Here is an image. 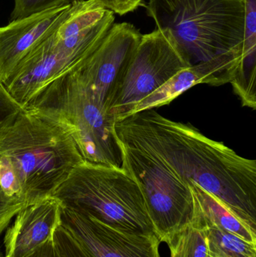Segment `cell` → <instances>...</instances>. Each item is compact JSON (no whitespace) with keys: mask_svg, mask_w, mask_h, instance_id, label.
I'll return each instance as SVG.
<instances>
[{"mask_svg":"<svg viewBox=\"0 0 256 257\" xmlns=\"http://www.w3.org/2000/svg\"><path fill=\"white\" fill-rule=\"evenodd\" d=\"M24 109L51 116L75 139L84 160L93 164L121 167V150L116 138V119L77 72L48 84Z\"/></svg>","mask_w":256,"mask_h":257,"instance_id":"5b68a950","label":"cell"},{"mask_svg":"<svg viewBox=\"0 0 256 257\" xmlns=\"http://www.w3.org/2000/svg\"><path fill=\"white\" fill-rule=\"evenodd\" d=\"M53 33L29 54L2 84L24 109L48 84L77 72L84 65L79 57L56 42Z\"/></svg>","mask_w":256,"mask_h":257,"instance_id":"30bf717a","label":"cell"},{"mask_svg":"<svg viewBox=\"0 0 256 257\" xmlns=\"http://www.w3.org/2000/svg\"><path fill=\"white\" fill-rule=\"evenodd\" d=\"M244 42L243 62L240 72L233 81L234 90L240 96L256 93V0H243Z\"/></svg>","mask_w":256,"mask_h":257,"instance_id":"2e32d148","label":"cell"},{"mask_svg":"<svg viewBox=\"0 0 256 257\" xmlns=\"http://www.w3.org/2000/svg\"><path fill=\"white\" fill-rule=\"evenodd\" d=\"M24 208L22 202L8 196L0 185V234Z\"/></svg>","mask_w":256,"mask_h":257,"instance_id":"7402d4cb","label":"cell"},{"mask_svg":"<svg viewBox=\"0 0 256 257\" xmlns=\"http://www.w3.org/2000/svg\"><path fill=\"white\" fill-rule=\"evenodd\" d=\"M77 1L78 0H15L10 22L68 6Z\"/></svg>","mask_w":256,"mask_h":257,"instance_id":"ac0fdd59","label":"cell"},{"mask_svg":"<svg viewBox=\"0 0 256 257\" xmlns=\"http://www.w3.org/2000/svg\"><path fill=\"white\" fill-rule=\"evenodd\" d=\"M21 187L24 208L51 197L75 168L84 163L70 132L51 116L24 109L0 140Z\"/></svg>","mask_w":256,"mask_h":257,"instance_id":"3957f363","label":"cell"},{"mask_svg":"<svg viewBox=\"0 0 256 257\" xmlns=\"http://www.w3.org/2000/svg\"><path fill=\"white\" fill-rule=\"evenodd\" d=\"M207 226L210 257H256V244L208 223Z\"/></svg>","mask_w":256,"mask_h":257,"instance_id":"e0dca14e","label":"cell"},{"mask_svg":"<svg viewBox=\"0 0 256 257\" xmlns=\"http://www.w3.org/2000/svg\"><path fill=\"white\" fill-rule=\"evenodd\" d=\"M207 228V220L194 196L192 220L166 243L170 250V257H210Z\"/></svg>","mask_w":256,"mask_h":257,"instance_id":"9a60e30c","label":"cell"},{"mask_svg":"<svg viewBox=\"0 0 256 257\" xmlns=\"http://www.w3.org/2000/svg\"><path fill=\"white\" fill-rule=\"evenodd\" d=\"M141 36L133 24L114 23L97 49L75 72L109 113L119 83Z\"/></svg>","mask_w":256,"mask_h":257,"instance_id":"ba28073f","label":"cell"},{"mask_svg":"<svg viewBox=\"0 0 256 257\" xmlns=\"http://www.w3.org/2000/svg\"><path fill=\"white\" fill-rule=\"evenodd\" d=\"M52 197L122 232L156 235L139 186L122 167L84 161Z\"/></svg>","mask_w":256,"mask_h":257,"instance_id":"277c9868","label":"cell"},{"mask_svg":"<svg viewBox=\"0 0 256 257\" xmlns=\"http://www.w3.org/2000/svg\"><path fill=\"white\" fill-rule=\"evenodd\" d=\"M114 130L117 140L150 153L180 181L204 189L256 231L255 160L153 109L117 120Z\"/></svg>","mask_w":256,"mask_h":257,"instance_id":"6da1fadb","label":"cell"},{"mask_svg":"<svg viewBox=\"0 0 256 257\" xmlns=\"http://www.w3.org/2000/svg\"><path fill=\"white\" fill-rule=\"evenodd\" d=\"M207 223L256 244V231L237 217L217 198L195 184H189Z\"/></svg>","mask_w":256,"mask_h":257,"instance_id":"5bb4252c","label":"cell"},{"mask_svg":"<svg viewBox=\"0 0 256 257\" xmlns=\"http://www.w3.org/2000/svg\"><path fill=\"white\" fill-rule=\"evenodd\" d=\"M23 110L0 84V140L15 124Z\"/></svg>","mask_w":256,"mask_h":257,"instance_id":"d6986e66","label":"cell"},{"mask_svg":"<svg viewBox=\"0 0 256 257\" xmlns=\"http://www.w3.org/2000/svg\"><path fill=\"white\" fill-rule=\"evenodd\" d=\"M0 185L8 196L17 199L23 203L21 187L16 174L9 160L1 155H0Z\"/></svg>","mask_w":256,"mask_h":257,"instance_id":"44dd1931","label":"cell"},{"mask_svg":"<svg viewBox=\"0 0 256 257\" xmlns=\"http://www.w3.org/2000/svg\"><path fill=\"white\" fill-rule=\"evenodd\" d=\"M235 60H217L189 66L179 72L166 84L137 104L129 116L146 110L168 105L171 101L198 84L221 86L232 82L240 70Z\"/></svg>","mask_w":256,"mask_h":257,"instance_id":"4fadbf2b","label":"cell"},{"mask_svg":"<svg viewBox=\"0 0 256 257\" xmlns=\"http://www.w3.org/2000/svg\"><path fill=\"white\" fill-rule=\"evenodd\" d=\"M62 226L90 257H161L156 235L122 232L93 217L60 205Z\"/></svg>","mask_w":256,"mask_h":257,"instance_id":"9c48e42d","label":"cell"},{"mask_svg":"<svg viewBox=\"0 0 256 257\" xmlns=\"http://www.w3.org/2000/svg\"><path fill=\"white\" fill-rule=\"evenodd\" d=\"M117 141L121 167L139 186L156 235L167 243L193 217L190 187L150 153Z\"/></svg>","mask_w":256,"mask_h":257,"instance_id":"8992f818","label":"cell"},{"mask_svg":"<svg viewBox=\"0 0 256 257\" xmlns=\"http://www.w3.org/2000/svg\"><path fill=\"white\" fill-rule=\"evenodd\" d=\"M169 38L159 30L142 35L116 90L110 113L126 118L140 102L189 67Z\"/></svg>","mask_w":256,"mask_h":257,"instance_id":"52a82bcc","label":"cell"},{"mask_svg":"<svg viewBox=\"0 0 256 257\" xmlns=\"http://www.w3.org/2000/svg\"><path fill=\"white\" fill-rule=\"evenodd\" d=\"M71 5L11 21L0 27V84L9 78L29 54L55 31L66 18Z\"/></svg>","mask_w":256,"mask_h":257,"instance_id":"8fae6325","label":"cell"},{"mask_svg":"<svg viewBox=\"0 0 256 257\" xmlns=\"http://www.w3.org/2000/svg\"><path fill=\"white\" fill-rule=\"evenodd\" d=\"M4 238V257H25L53 236L61 223L60 204L51 197L23 208Z\"/></svg>","mask_w":256,"mask_h":257,"instance_id":"7c38bea8","label":"cell"},{"mask_svg":"<svg viewBox=\"0 0 256 257\" xmlns=\"http://www.w3.org/2000/svg\"><path fill=\"white\" fill-rule=\"evenodd\" d=\"M114 14L123 16L144 6V0H95Z\"/></svg>","mask_w":256,"mask_h":257,"instance_id":"603a6c76","label":"cell"},{"mask_svg":"<svg viewBox=\"0 0 256 257\" xmlns=\"http://www.w3.org/2000/svg\"><path fill=\"white\" fill-rule=\"evenodd\" d=\"M53 239L60 257H90L61 224L54 230Z\"/></svg>","mask_w":256,"mask_h":257,"instance_id":"ffe728a7","label":"cell"},{"mask_svg":"<svg viewBox=\"0 0 256 257\" xmlns=\"http://www.w3.org/2000/svg\"><path fill=\"white\" fill-rule=\"evenodd\" d=\"M25 257H60L53 236Z\"/></svg>","mask_w":256,"mask_h":257,"instance_id":"cb8c5ba5","label":"cell"},{"mask_svg":"<svg viewBox=\"0 0 256 257\" xmlns=\"http://www.w3.org/2000/svg\"><path fill=\"white\" fill-rule=\"evenodd\" d=\"M146 8L189 66L235 60L241 68L243 0H148Z\"/></svg>","mask_w":256,"mask_h":257,"instance_id":"7a4b0ae2","label":"cell"}]
</instances>
